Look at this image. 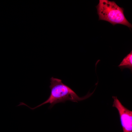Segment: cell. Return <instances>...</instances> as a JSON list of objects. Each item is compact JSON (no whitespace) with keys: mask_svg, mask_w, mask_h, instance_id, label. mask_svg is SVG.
I'll use <instances>...</instances> for the list:
<instances>
[{"mask_svg":"<svg viewBox=\"0 0 132 132\" xmlns=\"http://www.w3.org/2000/svg\"><path fill=\"white\" fill-rule=\"evenodd\" d=\"M122 70L125 68H128L132 71V51L125 56L118 66Z\"/></svg>","mask_w":132,"mask_h":132,"instance_id":"4","label":"cell"},{"mask_svg":"<svg viewBox=\"0 0 132 132\" xmlns=\"http://www.w3.org/2000/svg\"><path fill=\"white\" fill-rule=\"evenodd\" d=\"M96 7L99 20L107 21L113 25L120 24L132 28V24L124 16V9L119 6L115 1L99 0Z\"/></svg>","mask_w":132,"mask_h":132,"instance_id":"2","label":"cell"},{"mask_svg":"<svg viewBox=\"0 0 132 132\" xmlns=\"http://www.w3.org/2000/svg\"><path fill=\"white\" fill-rule=\"evenodd\" d=\"M113 107L118 111L123 132H132V111L125 107L117 98L112 96Z\"/></svg>","mask_w":132,"mask_h":132,"instance_id":"3","label":"cell"},{"mask_svg":"<svg viewBox=\"0 0 132 132\" xmlns=\"http://www.w3.org/2000/svg\"><path fill=\"white\" fill-rule=\"evenodd\" d=\"M51 90L50 95L45 101L36 106L32 108L23 103L22 105L26 106L32 110L39 107L47 103L50 104L49 107L51 108L55 104L60 102L64 103L67 100L77 102L85 100L90 97L92 93H88L83 97H80L70 87L64 84L60 79L51 77L50 78Z\"/></svg>","mask_w":132,"mask_h":132,"instance_id":"1","label":"cell"}]
</instances>
